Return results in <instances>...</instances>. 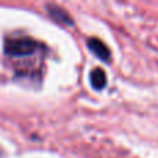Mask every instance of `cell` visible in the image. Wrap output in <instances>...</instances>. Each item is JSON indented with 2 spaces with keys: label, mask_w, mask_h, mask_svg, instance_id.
Returning <instances> with one entry per match:
<instances>
[{
  "label": "cell",
  "mask_w": 158,
  "mask_h": 158,
  "mask_svg": "<svg viewBox=\"0 0 158 158\" xmlns=\"http://www.w3.org/2000/svg\"><path fill=\"white\" fill-rule=\"evenodd\" d=\"M47 10H49L50 17H52L53 19H56L57 22L64 24V25H69V27H71V25H74L72 18L65 13V10H63V8L57 7V6H54V4H49V6H47Z\"/></svg>",
  "instance_id": "3"
},
{
  "label": "cell",
  "mask_w": 158,
  "mask_h": 158,
  "mask_svg": "<svg viewBox=\"0 0 158 158\" xmlns=\"http://www.w3.org/2000/svg\"><path fill=\"white\" fill-rule=\"evenodd\" d=\"M38 49V43L29 38L7 39L4 44V53L11 57H24L31 56Z\"/></svg>",
  "instance_id": "1"
},
{
  "label": "cell",
  "mask_w": 158,
  "mask_h": 158,
  "mask_svg": "<svg viewBox=\"0 0 158 158\" xmlns=\"http://www.w3.org/2000/svg\"><path fill=\"white\" fill-rule=\"evenodd\" d=\"M90 83L96 90H101L106 87L107 85V77L106 72L101 68H96L90 72Z\"/></svg>",
  "instance_id": "4"
},
{
  "label": "cell",
  "mask_w": 158,
  "mask_h": 158,
  "mask_svg": "<svg viewBox=\"0 0 158 158\" xmlns=\"http://www.w3.org/2000/svg\"><path fill=\"white\" fill-rule=\"evenodd\" d=\"M86 44H87L90 52H92L97 58H100L101 61H104V63L111 61V52H110V49L100 40V39L90 38V39H87Z\"/></svg>",
  "instance_id": "2"
}]
</instances>
